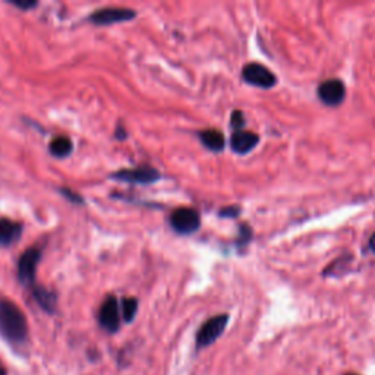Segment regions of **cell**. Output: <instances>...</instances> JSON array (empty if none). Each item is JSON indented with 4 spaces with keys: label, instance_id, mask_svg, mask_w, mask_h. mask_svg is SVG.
<instances>
[{
    "label": "cell",
    "instance_id": "6da1fadb",
    "mask_svg": "<svg viewBox=\"0 0 375 375\" xmlns=\"http://www.w3.org/2000/svg\"><path fill=\"white\" fill-rule=\"evenodd\" d=\"M0 334L15 345L28 337V323L22 309L5 296H0Z\"/></svg>",
    "mask_w": 375,
    "mask_h": 375
},
{
    "label": "cell",
    "instance_id": "7a4b0ae2",
    "mask_svg": "<svg viewBox=\"0 0 375 375\" xmlns=\"http://www.w3.org/2000/svg\"><path fill=\"white\" fill-rule=\"evenodd\" d=\"M229 323V316L222 314V316H215L210 320H207L202 327L198 330L197 334V348H207L223 334L226 330V325Z\"/></svg>",
    "mask_w": 375,
    "mask_h": 375
},
{
    "label": "cell",
    "instance_id": "3957f363",
    "mask_svg": "<svg viewBox=\"0 0 375 375\" xmlns=\"http://www.w3.org/2000/svg\"><path fill=\"white\" fill-rule=\"evenodd\" d=\"M170 226L181 234H191L201 226V217L197 210L178 208L170 215Z\"/></svg>",
    "mask_w": 375,
    "mask_h": 375
},
{
    "label": "cell",
    "instance_id": "277c9868",
    "mask_svg": "<svg viewBox=\"0 0 375 375\" xmlns=\"http://www.w3.org/2000/svg\"><path fill=\"white\" fill-rule=\"evenodd\" d=\"M242 76L248 84L260 88H271L277 83L276 75L261 64H248L243 66Z\"/></svg>",
    "mask_w": 375,
    "mask_h": 375
},
{
    "label": "cell",
    "instance_id": "5b68a950",
    "mask_svg": "<svg viewBox=\"0 0 375 375\" xmlns=\"http://www.w3.org/2000/svg\"><path fill=\"white\" fill-rule=\"evenodd\" d=\"M40 258H41V253L37 248H29L21 255L20 262H18V278L22 285L34 283Z\"/></svg>",
    "mask_w": 375,
    "mask_h": 375
},
{
    "label": "cell",
    "instance_id": "8992f818",
    "mask_svg": "<svg viewBox=\"0 0 375 375\" xmlns=\"http://www.w3.org/2000/svg\"><path fill=\"white\" fill-rule=\"evenodd\" d=\"M136 17V12L125 8H106L94 12L90 21L96 25H112L116 22H127Z\"/></svg>",
    "mask_w": 375,
    "mask_h": 375
},
{
    "label": "cell",
    "instance_id": "52a82bcc",
    "mask_svg": "<svg viewBox=\"0 0 375 375\" xmlns=\"http://www.w3.org/2000/svg\"><path fill=\"white\" fill-rule=\"evenodd\" d=\"M99 323L108 333H116L120 327L119 304L115 296H108L99 311Z\"/></svg>",
    "mask_w": 375,
    "mask_h": 375
},
{
    "label": "cell",
    "instance_id": "ba28073f",
    "mask_svg": "<svg viewBox=\"0 0 375 375\" xmlns=\"http://www.w3.org/2000/svg\"><path fill=\"white\" fill-rule=\"evenodd\" d=\"M320 100L330 107H337L346 97V87L340 80H328L318 87Z\"/></svg>",
    "mask_w": 375,
    "mask_h": 375
},
{
    "label": "cell",
    "instance_id": "9c48e42d",
    "mask_svg": "<svg viewBox=\"0 0 375 375\" xmlns=\"http://www.w3.org/2000/svg\"><path fill=\"white\" fill-rule=\"evenodd\" d=\"M112 178L122 181V182H129V183H153L157 179H160V174L150 166H144V167H136V169L120 170L118 171V174L112 175Z\"/></svg>",
    "mask_w": 375,
    "mask_h": 375
},
{
    "label": "cell",
    "instance_id": "30bf717a",
    "mask_svg": "<svg viewBox=\"0 0 375 375\" xmlns=\"http://www.w3.org/2000/svg\"><path fill=\"white\" fill-rule=\"evenodd\" d=\"M258 135L249 131H234V134L230 138V147L234 153L238 154H246L251 150H254L258 144Z\"/></svg>",
    "mask_w": 375,
    "mask_h": 375
},
{
    "label": "cell",
    "instance_id": "8fae6325",
    "mask_svg": "<svg viewBox=\"0 0 375 375\" xmlns=\"http://www.w3.org/2000/svg\"><path fill=\"white\" fill-rule=\"evenodd\" d=\"M22 225L9 218H0V245L12 246L21 239Z\"/></svg>",
    "mask_w": 375,
    "mask_h": 375
},
{
    "label": "cell",
    "instance_id": "7c38bea8",
    "mask_svg": "<svg viewBox=\"0 0 375 375\" xmlns=\"http://www.w3.org/2000/svg\"><path fill=\"white\" fill-rule=\"evenodd\" d=\"M199 138H201V143L204 144L208 150L211 151H222L225 148V144H226V139H225V135L217 131V129H206L199 132Z\"/></svg>",
    "mask_w": 375,
    "mask_h": 375
},
{
    "label": "cell",
    "instance_id": "4fadbf2b",
    "mask_svg": "<svg viewBox=\"0 0 375 375\" xmlns=\"http://www.w3.org/2000/svg\"><path fill=\"white\" fill-rule=\"evenodd\" d=\"M33 295H34L37 304L45 312H49V314H53L55 309H56V295L53 292L38 286V288H34Z\"/></svg>",
    "mask_w": 375,
    "mask_h": 375
},
{
    "label": "cell",
    "instance_id": "5bb4252c",
    "mask_svg": "<svg viewBox=\"0 0 375 375\" xmlns=\"http://www.w3.org/2000/svg\"><path fill=\"white\" fill-rule=\"evenodd\" d=\"M73 146L71 143L69 138L65 136H56L50 143V153L55 157H66L71 154Z\"/></svg>",
    "mask_w": 375,
    "mask_h": 375
},
{
    "label": "cell",
    "instance_id": "9a60e30c",
    "mask_svg": "<svg viewBox=\"0 0 375 375\" xmlns=\"http://www.w3.org/2000/svg\"><path fill=\"white\" fill-rule=\"evenodd\" d=\"M138 311V301L135 298H125L122 301V316L127 323H131Z\"/></svg>",
    "mask_w": 375,
    "mask_h": 375
},
{
    "label": "cell",
    "instance_id": "2e32d148",
    "mask_svg": "<svg viewBox=\"0 0 375 375\" xmlns=\"http://www.w3.org/2000/svg\"><path fill=\"white\" fill-rule=\"evenodd\" d=\"M243 125H245V119H243L242 112H239V111L233 112V113H232V127H233L234 129H236V131H242Z\"/></svg>",
    "mask_w": 375,
    "mask_h": 375
},
{
    "label": "cell",
    "instance_id": "e0dca14e",
    "mask_svg": "<svg viewBox=\"0 0 375 375\" xmlns=\"http://www.w3.org/2000/svg\"><path fill=\"white\" fill-rule=\"evenodd\" d=\"M239 214V208L238 207H229V208H223L220 215L223 217H234V215H238Z\"/></svg>",
    "mask_w": 375,
    "mask_h": 375
},
{
    "label": "cell",
    "instance_id": "ac0fdd59",
    "mask_svg": "<svg viewBox=\"0 0 375 375\" xmlns=\"http://www.w3.org/2000/svg\"><path fill=\"white\" fill-rule=\"evenodd\" d=\"M62 194H64L66 198H69V199L73 201V202H83V201H81V197H78L76 194L71 192L69 190H62Z\"/></svg>",
    "mask_w": 375,
    "mask_h": 375
},
{
    "label": "cell",
    "instance_id": "d6986e66",
    "mask_svg": "<svg viewBox=\"0 0 375 375\" xmlns=\"http://www.w3.org/2000/svg\"><path fill=\"white\" fill-rule=\"evenodd\" d=\"M13 5H15V6H18V8H21V9H31V8L37 6V3H36V2H27V3H22V2H15Z\"/></svg>",
    "mask_w": 375,
    "mask_h": 375
},
{
    "label": "cell",
    "instance_id": "ffe728a7",
    "mask_svg": "<svg viewBox=\"0 0 375 375\" xmlns=\"http://www.w3.org/2000/svg\"><path fill=\"white\" fill-rule=\"evenodd\" d=\"M369 249L375 254V233L372 234L371 239H369Z\"/></svg>",
    "mask_w": 375,
    "mask_h": 375
},
{
    "label": "cell",
    "instance_id": "44dd1931",
    "mask_svg": "<svg viewBox=\"0 0 375 375\" xmlns=\"http://www.w3.org/2000/svg\"><path fill=\"white\" fill-rule=\"evenodd\" d=\"M0 375H6V369L3 368L2 364H0Z\"/></svg>",
    "mask_w": 375,
    "mask_h": 375
},
{
    "label": "cell",
    "instance_id": "7402d4cb",
    "mask_svg": "<svg viewBox=\"0 0 375 375\" xmlns=\"http://www.w3.org/2000/svg\"><path fill=\"white\" fill-rule=\"evenodd\" d=\"M349 375H356V374H349Z\"/></svg>",
    "mask_w": 375,
    "mask_h": 375
}]
</instances>
